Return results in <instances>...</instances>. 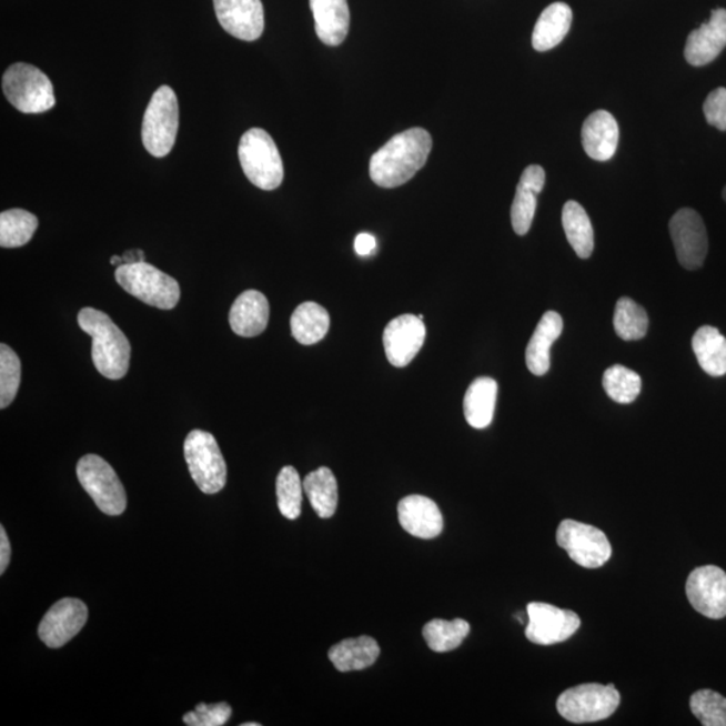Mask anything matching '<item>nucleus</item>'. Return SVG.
<instances>
[{"instance_id": "c756f323", "label": "nucleus", "mask_w": 726, "mask_h": 726, "mask_svg": "<svg viewBox=\"0 0 726 726\" xmlns=\"http://www.w3.org/2000/svg\"><path fill=\"white\" fill-rule=\"evenodd\" d=\"M305 495L321 518H331L337 507V483L333 471L321 467L312 471L303 482Z\"/></svg>"}, {"instance_id": "58836bf2", "label": "nucleus", "mask_w": 726, "mask_h": 726, "mask_svg": "<svg viewBox=\"0 0 726 726\" xmlns=\"http://www.w3.org/2000/svg\"><path fill=\"white\" fill-rule=\"evenodd\" d=\"M706 121L719 131H726V88L710 92L704 103Z\"/></svg>"}, {"instance_id": "4be33fe9", "label": "nucleus", "mask_w": 726, "mask_h": 726, "mask_svg": "<svg viewBox=\"0 0 726 726\" xmlns=\"http://www.w3.org/2000/svg\"><path fill=\"white\" fill-rule=\"evenodd\" d=\"M564 321L556 311H547L541 317L526 347V365L534 375H545L551 369V347L563 334Z\"/></svg>"}, {"instance_id": "7c9ffc66", "label": "nucleus", "mask_w": 726, "mask_h": 726, "mask_svg": "<svg viewBox=\"0 0 726 726\" xmlns=\"http://www.w3.org/2000/svg\"><path fill=\"white\" fill-rule=\"evenodd\" d=\"M38 229V219L23 209L6 210L0 214V245L19 248L33 239Z\"/></svg>"}, {"instance_id": "c03bdc74", "label": "nucleus", "mask_w": 726, "mask_h": 726, "mask_svg": "<svg viewBox=\"0 0 726 726\" xmlns=\"http://www.w3.org/2000/svg\"><path fill=\"white\" fill-rule=\"evenodd\" d=\"M723 199H724V201L726 202V186H725V189H724V191H723Z\"/></svg>"}, {"instance_id": "1a4fd4ad", "label": "nucleus", "mask_w": 726, "mask_h": 726, "mask_svg": "<svg viewBox=\"0 0 726 726\" xmlns=\"http://www.w3.org/2000/svg\"><path fill=\"white\" fill-rule=\"evenodd\" d=\"M78 477L81 486L91 495L101 512L112 517L125 512L124 486L111 464L103 457L93 454L81 457L78 464Z\"/></svg>"}, {"instance_id": "5701e85b", "label": "nucleus", "mask_w": 726, "mask_h": 726, "mask_svg": "<svg viewBox=\"0 0 726 726\" xmlns=\"http://www.w3.org/2000/svg\"><path fill=\"white\" fill-rule=\"evenodd\" d=\"M317 38L327 47H340L350 29L347 0H310Z\"/></svg>"}, {"instance_id": "c85d7f7f", "label": "nucleus", "mask_w": 726, "mask_h": 726, "mask_svg": "<svg viewBox=\"0 0 726 726\" xmlns=\"http://www.w3.org/2000/svg\"><path fill=\"white\" fill-rule=\"evenodd\" d=\"M563 226L573 251L579 259H589L595 248L594 228L585 209L568 201L563 209Z\"/></svg>"}, {"instance_id": "ea45409f", "label": "nucleus", "mask_w": 726, "mask_h": 726, "mask_svg": "<svg viewBox=\"0 0 726 726\" xmlns=\"http://www.w3.org/2000/svg\"><path fill=\"white\" fill-rule=\"evenodd\" d=\"M377 240L371 233H360L354 241V250L360 256H369L375 251Z\"/></svg>"}, {"instance_id": "39448f33", "label": "nucleus", "mask_w": 726, "mask_h": 726, "mask_svg": "<svg viewBox=\"0 0 726 726\" xmlns=\"http://www.w3.org/2000/svg\"><path fill=\"white\" fill-rule=\"evenodd\" d=\"M3 93L22 113H43L56 104L52 81L30 63L18 62L3 74Z\"/></svg>"}, {"instance_id": "9b49d317", "label": "nucleus", "mask_w": 726, "mask_h": 726, "mask_svg": "<svg viewBox=\"0 0 726 726\" xmlns=\"http://www.w3.org/2000/svg\"><path fill=\"white\" fill-rule=\"evenodd\" d=\"M668 229L679 264L685 270H699L709 250L708 233L700 215L696 210L680 209L673 215Z\"/></svg>"}, {"instance_id": "aec40b11", "label": "nucleus", "mask_w": 726, "mask_h": 726, "mask_svg": "<svg viewBox=\"0 0 726 726\" xmlns=\"http://www.w3.org/2000/svg\"><path fill=\"white\" fill-rule=\"evenodd\" d=\"M545 170L538 164L528 165L522 173L512 206V225L518 235L531 231L537 209V195L545 186Z\"/></svg>"}, {"instance_id": "393cba45", "label": "nucleus", "mask_w": 726, "mask_h": 726, "mask_svg": "<svg viewBox=\"0 0 726 726\" xmlns=\"http://www.w3.org/2000/svg\"><path fill=\"white\" fill-rule=\"evenodd\" d=\"M572 18V9L568 4L557 2L547 6L534 27L533 48L537 52H547V50L556 48L569 33Z\"/></svg>"}, {"instance_id": "f704fd0d", "label": "nucleus", "mask_w": 726, "mask_h": 726, "mask_svg": "<svg viewBox=\"0 0 726 726\" xmlns=\"http://www.w3.org/2000/svg\"><path fill=\"white\" fill-rule=\"evenodd\" d=\"M303 482L294 467L280 471L276 481L278 506L286 520H298L302 513Z\"/></svg>"}, {"instance_id": "6e6552de", "label": "nucleus", "mask_w": 726, "mask_h": 726, "mask_svg": "<svg viewBox=\"0 0 726 726\" xmlns=\"http://www.w3.org/2000/svg\"><path fill=\"white\" fill-rule=\"evenodd\" d=\"M619 704L614 685L585 684L565 690L557 699V710L573 724L596 723L613 716Z\"/></svg>"}, {"instance_id": "0eeeda50", "label": "nucleus", "mask_w": 726, "mask_h": 726, "mask_svg": "<svg viewBox=\"0 0 726 726\" xmlns=\"http://www.w3.org/2000/svg\"><path fill=\"white\" fill-rule=\"evenodd\" d=\"M184 457L191 477L202 493L213 495L225 487L226 463L212 433L191 431L184 441Z\"/></svg>"}, {"instance_id": "9d476101", "label": "nucleus", "mask_w": 726, "mask_h": 726, "mask_svg": "<svg viewBox=\"0 0 726 726\" xmlns=\"http://www.w3.org/2000/svg\"><path fill=\"white\" fill-rule=\"evenodd\" d=\"M557 544L569 554L573 562L587 569L602 568L613 554V547L601 528L573 520L559 524Z\"/></svg>"}, {"instance_id": "dca6fc26", "label": "nucleus", "mask_w": 726, "mask_h": 726, "mask_svg": "<svg viewBox=\"0 0 726 726\" xmlns=\"http://www.w3.org/2000/svg\"><path fill=\"white\" fill-rule=\"evenodd\" d=\"M216 19L226 33L241 41H256L264 31L261 0H213Z\"/></svg>"}, {"instance_id": "2f4dec72", "label": "nucleus", "mask_w": 726, "mask_h": 726, "mask_svg": "<svg viewBox=\"0 0 726 726\" xmlns=\"http://www.w3.org/2000/svg\"><path fill=\"white\" fill-rule=\"evenodd\" d=\"M470 629V624L463 619H435L425 624L423 635L433 652L448 653L462 645Z\"/></svg>"}, {"instance_id": "2eb2a0df", "label": "nucleus", "mask_w": 726, "mask_h": 726, "mask_svg": "<svg viewBox=\"0 0 726 726\" xmlns=\"http://www.w3.org/2000/svg\"><path fill=\"white\" fill-rule=\"evenodd\" d=\"M425 336V324L419 316L406 314L391 321L382 336L387 361L394 367L410 365L424 346Z\"/></svg>"}, {"instance_id": "cd10ccee", "label": "nucleus", "mask_w": 726, "mask_h": 726, "mask_svg": "<svg viewBox=\"0 0 726 726\" xmlns=\"http://www.w3.org/2000/svg\"><path fill=\"white\" fill-rule=\"evenodd\" d=\"M329 330V312L315 302L302 303L291 316V333L301 345H315L327 335Z\"/></svg>"}, {"instance_id": "412c9836", "label": "nucleus", "mask_w": 726, "mask_h": 726, "mask_svg": "<svg viewBox=\"0 0 726 726\" xmlns=\"http://www.w3.org/2000/svg\"><path fill=\"white\" fill-rule=\"evenodd\" d=\"M269 321V299L256 290L242 292L229 312V323H231L233 333L244 337L264 333Z\"/></svg>"}, {"instance_id": "7ed1b4c3", "label": "nucleus", "mask_w": 726, "mask_h": 726, "mask_svg": "<svg viewBox=\"0 0 726 726\" xmlns=\"http://www.w3.org/2000/svg\"><path fill=\"white\" fill-rule=\"evenodd\" d=\"M239 158L242 171L254 186L275 190L284 180V165L270 133L252 129L241 137Z\"/></svg>"}, {"instance_id": "a211bd4d", "label": "nucleus", "mask_w": 726, "mask_h": 726, "mask_svg": "<svg viewBox=\"0 0 726 726\" xmlns=\"http://www.w3.org/2000/svg\"><path fill=\"white\" fill-rule=\"evenodd\" d=\"M400 525L411 536L431 540L443 532V515L436 503L423 495H410L397 507Z\"/></svg>"}, {"instance_id": "a19ab883", "label": "nucleus", "mask_w": 726, "mask_h": 726, "mask_svg": "<svg viewBox=\"0 0 726 726\" xmlns=\"http://www.w3.org/2000/svg\"><path fill=\"white\" fill-rule=\"evenodd\" d=\"M10 559H11L10 541L8 534H6V528L3 526H0V575H3L6 569H8Z\"/></svg>"}, {"instance_id": "bb28decb", "label": "nucleus", "mask_w": 726, "mask_h": 726, "mask_svg": "<svg viewBox=\"0 0 726 726\" xmlns=\"http://www.w3.org/2000/svg\"><path fill=\"white\" fill-rule=\"evenodd\" d=\"M692 346L705 373L712 377H723L726 374V337L716 327L698 329Z\"/></svg>"}, {"instance_id": "a878e982", "label": "nucleus", "mask_w": 726, "mask_h": 726, "mask_svg": "<svg viewBox=\"0 0 726 726\" xmlns=\"http://www.w3.org/2000/svg\"><path fill=\"white\" fill-rule=\"evenodd\" d=\"M380 657V646L371 636L346 639L330 648L329 658L342 673L363 670Z\"/></svg>"}, {"instance_id": "4c0bfd02", "label": "nucleus", "mask_w": 726, "mask_h": 726, "mask_svg": "<svg viewBox=\"0 0 726 726\" xmlns=\"http://www.w3.org/2000/svg\"><path fill=\"white\" fill-rule=\"evenodd\" d=\"M232 717V708L225 703L200 704L193 712L183 716V723L189 726H222Z\"/></svg>"}, {"instance_id": "b1692460", "label": "nucleus", "mask_w": 726, "mask_h": 726, "mask_svg": "<svg viewBox=\"0 0 726 726\" xmlns=\"http://www.w3.org/2000/svg\"><path fill=\"white\" fill-rule=\"evenodd\" d=\"M498 384L494 379L480 377L468 386L463 410L467 423L475 430L487 428L493 423Z\"/></svg>"}, {"instance_id": "e433bc0d", "label": "nucleus", "mask_w": 726, "mask_h": 726, "mask_svg": "<svg viewBox=\"0 0 726 726\" xmlns=\"http://www.w3.org/2000/svg\"><path fill=\"white\" fill-rule=\"evenodd\" d=\"M690 709L705 726H726V698L717 692L705 689L694 693Z\"/></svg>"}, {"instance_id": "20e7f679", "label": "nucleus", "mask_w": 726, "mask_h": 726, "mask_svg": "<svg viewBox=\"0 0 726 726\" xmlns=\"http://www.w3.org/2000/svg\"><path fill=\"white\" fill-rule=\"evenodd\" d=\"M114 278L121 289L152 307L173 310L180 302L181 289L177 280L145 261L118 266Z\"/></svg>"}, {"instance_id": "f8f14e48", "label": "nucleus", "mask_w": 726, "mask_h": 726, "mask_svg": "<svg viewBox=\"0 0 726 726\" xmlns=\"http://www.w3.org/2000/svg\"><path fill=\"white\" fill-rule=\"evenodd\" d=\"M527 617L526 638L541 646H551L568 641L582 624L578 615L573 611L554 607L546 603L528 604Z\"/></svg>"}, {"instance_id": "79ce46f5", "label": "nucleus", "mask_w": 726, "mask_h": 726, "mask_svg": "<svg viewBox=\"0 0 726 726\" xmlns=\"http://www.w3.org/2000/svg\"><path fill=\"white\" fill-rule=\"evenodd\" d=\"M142 261H145V254L140 250L127 251L123 256H121V265L142 263Z\"/></svg>"}, {"instance_id": "f257e3e1", "label": "nucleus", "mask_w": 726, "mask_h": 726, "mask_svg": "<svg viewBox=\"0 0 726 726\" xmlns=\"http://www.w3.org/2000/svg\"><path fill=\"white\" fill-rule=\"evenodd\" d=\"M432 138L424 129H411L393 137L371 159V178L380 188L393 189L410 182L424 168Z\"/></svg>"}, {"instance_id": "4468645a", "label": "nucleus", "mask_w": 726, "mask_h": 726, "mask_svg": "<svg viewBox=\"0 0 726 726\" xmlns=\"http://www.w3.org/2000/svg\"><path fill=\"white\" fill-rule=\"evenodd\" d=\"M88 621V607L79 598H62L43 616L38 635L50 648H60L72 641Z\"/></svg>"}, {"instance_id": "c9c22d12", "label": "nucleus", "mask_w": 726, "mask_h": 726, "mask_svg": "<svg viewBox=\"0 0 726 726\" xmlns=\"http://www.w3.org/2000/svg\"><path fill=\"white\" fill-rule=\"evenodd\" d=\"M21 384V360L8 345H0V407L6 410L14 401Z\"/></svg>"}, {"instance_id": "f03ea898", "label": "nucleus", "mask_w": 726, "mask_h": 726, "mask_svg": "<svg viewBox=\"0 0 726 726\" xmlns=\"http://www.w3.org/2000/svg\"><path fill=\"white\" fill-rule=\"evenodd\" d=\"M79 326L92 336V359L98 372L110 380L125 377L130 369L131 345L123 331L105 312L91 307L79 312Z\"/></svg>"}, {"instance_id": "37998d69", "label": "nucleus", "mask_w": 726, "mask_h": 726, "mask_svg": "<svg viewBox=\"0 0 726 726\" xmlns=\"http://www.w3.org/2000/svg\"><path fill=\"white\" fill-rule=\"evenodd\" d=\"M242 726H260V724H258V723H246V724H242Z\"/></svg>"}, {"instance_id": "473e14b6", "label": "nucleus", "mask_w": 726, "mask_h": 726, "mask_svg": "<svg viewBox=\"0 0 726 726\" xmlns=\"http://www.w3.org/2000/svg\"><path fill=\"white\" fill-rule=\"evenodd\" d=\"M614 327L623 341H639L648 330V316L645 309L629 298H621L616 303Z\"/></svg>"}, {"instance_id": "423d86ee", "label": "nucleus", "mask_w": 726, "mask_h": 726, "mask_svg": "<svg viewBox=\"0 0 726 726\" xmlns=\"http://www.w3.org/2000/svg\"><path fill=\"white\" fill-rule=\"evenodd\" d=\"M178 129H180V105L177 94L168 85H163L152 94L145 110L142 139L145 150L152 157H168L173 150Z\"/></svg>"}, {"instance_id": "f3484780", "label": "nucleus", "mask_w": 726, "mask_h": 726, "mask_svg": "<svg viewBox=\"0 0 726 726\" xmlns=\"http://www.w3.org/2000/svg\"><path fill=\"white\" fill-rule=\"evenodd\" d=\"M726 48V10L712 11L708 22L687 37L685 59L693 67H705L715 61Z\"/></svg>"}, {"instance_id": "72a5a7b5", "label": "nucleus", "mask_w": 726, "mask_h": 726, "mask_svg": "<svg viewBox=\"0 0 726 726\" xmlns=\"http://www.w3.org/2000/svg\"><path fill=\"white\" fill-rule=\"evenodd\" d=\"M603 387L611 400L617 404H632L642 391V379L638 373L623 365L607 369L603 375Z\"/></svg>"}, {"instance_id": "6ab92c4d", "label": "nucleus", "mask_w": 726, "mask_h": 726, "mask_svg": "<svg viewBox=\"0 0 726 726\" xmlns=\"http://www.w3.org/2000/svg\"><path fill=\"white\" fill-rule=\"evenodd\" d=\"M582 142L589 158L607 162L615 155L619 144V124L607 111L591 113L583 124Z\"/></svg>"}, {"instance_id": "ddd939ff", "label": "nucleus", "mask_w": 726, "mask_h": 726, "mask_svg": "<svg viewBox=\"0 0 726 726\" xmlns=\"http://www.w3.org/2000/svg\"><path fill=\"white\" fill-rule=\"evenodd\" d=\"M686 595L698 614L723 619L726 616V573L715 565L694 569L686 582Z\"/></svg>"}]
</instances>
